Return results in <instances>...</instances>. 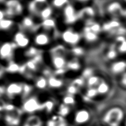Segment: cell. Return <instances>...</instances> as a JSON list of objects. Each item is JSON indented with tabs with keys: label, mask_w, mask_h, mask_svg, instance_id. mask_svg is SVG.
Wrapping results in <instances>:
<instances>
[{
	"label": "cell",
	"mask_w": 126,
	"mask_h": 126,
	"mask_svg": "<svg viewBox=\"0 0 126 126\" xmlns=\"http://www.w3.org/2000/svg\"><path fill=\"white\" fill-rule=\"evenodd\" d=\"M126 117L123 108L118 105L106 108L99 115V122L105 126H122Z\"/></svg>",
	"instance_id": "cell-1"
},
{
	"label": "cell",
	"mask_w": 126,
	"mask_h": 126,
	"mask_svg": "<svg viewBox=\"0 0 126 126\" xmlns=\"http://www.w3.org/2000/svg\"><path fill=\"white\" fill-rule=\"evenodd\" d=\"M25 115L21 108L11 103H3L2 121L7 126H21Z\"/></svg>",
	"instance_id": "cell-2"
},
{
	"label": "cell",
	"mask_w": 126,
	"mask_h": 126,
	"mask_svg": "<svg viewBox=\"0 0 126 126\" xmlns=\"http://www.w3.org/2000/svg\"><path fill=\"white\" fill-rule=\"evenodd\" d=\"M71 126H90L92 124L93 114L87 107H79L70 114V118H67Z\"/></svg>",
	"instance_id": "cell-3"
},
{
	"label": "cell",
	"mask_w": 126,
	"mask_h": 126,
	"mask_svg": "<svg viewBox=\"0 0 126 126\" xmlns=\"http://www.w3.org/2000/svg\"><path fill=\"white\" fill-rule=\"evenodd\" d=\"M46 118L40 114H27L24 116L21 126H45Z\"/></svg>",
	"instance_id": "cell-4"
},
{
	"label": "cell",
	"mask_w": 126,
	"mask_h": 126,
	"mask_svg": "<svg viewBox=\"0 0 126 126\" xmlns=\"http://www.w3.org/2000/svg\"><path fill=\"white\" fill-rule=\"evenodd\" d=\"M45 126H71L66 117L58 113L53 114L46 118Z\"/></svg>",
	"instance_id": "cell-5"
},
{
	"label": "cell",
	"mask_w": 126,
	"mask_h": 126,
	"mask_svg": "<svg viewBox=\"0 0 126 126\" xmlns=\"http://www.w3.org/2000/svg\"><path fill=\"white\" fill-rule=\"evenodd\" d=\"M16 46L13 42H5L0 45V60L11 61Z\"/></svg>",
	"instance_id": "cell-6"
},
{
	"label": "cell",
	"mask_w": 126,
	"mask_h": 126,
	"mask_svg": "<svg viewBox=\"0 0 126 126\" xmlns=\"http://www.w3.org/2000/svg\"><path fill=\"white\" fill-rule=\"evenodd\" d=\"M5 12L6 17H11L19 14L22 10V6L18 0H8L6 2Z\"/></svg>",
	"instance_id": "cell-7"
},
{
	"label": "cell",
	"mask_w": 126,
	"mask_h": 126,
	"mask_svg": "<svg viewBox=\"0 0 126 126\" xmlns=\"http://www.w3.org/2000/svg\"><path fill=\"white\" fill-rule=\"evenodd\" d=\"M5 87V95L11 98L19 95L22 91V86L16 82H11Z\"/></svg>",
	"instance_id": "cell-8"
},
{
	"label": "cell",
	"mask_w": 126,
	"mask_h": 126,
	"mask_svg": "<svg viewBox=\"0 0 126 126\" xmlns=\"http://www.w3.org/2000/svg\"><path fill=\"white\" fill-rule=\"evenodd\" d=\"M29 40L23 33L19 32L15 34L14 36V42L13 43L16 46V47H24L26 46Z\"/></svg>",
	"instance_id": "cell-9"
},
{
	"label": "cell",
	"mask_w": 126,
	"mask_h": 126,
	"mask_svg": "<svg viewBox=\"0 0 126 126\" xmlns=\"http://www.w3.org/2000/svg\"><path fill=\"white\" fill-rule=\"evenodd\" d=\"M14 22L12 19L6 17L2 20L0 21V30L2 31H7L10 30L14 26Z\"/></svg>",
	"instance_id": "cell-10"
},
{
	"label": "cell",
	"mask_w": 126,
	"mask_h": 126,
	"mask_svg": "<svg viewBox=\"0 0 126 126\" xmlns=\"http://www.w3.org/2000/svg\"><path fill=\"white\" fill-rule=\"evenodd\" d=\"M19 69V68L18 65L11 61L8 62V64L5 67V72L13 73L16 72Z\"/></svg>",
	"instance_id": "cell-11"
},
{
	"label": "cell",
	"mask_w": 126,
	"mask_h": 126,
	"mask_svg": "<svg viewBox=\"0 0 126 126\" xmlns=\"http://www.w3.org/2000/svg\"><path fill=\"white\" fill-rule=\"evenodd\" d=\"M47 41V37L45 35H38L37 37V41L38 42V43H39V44H45V43Z\"/></svg>",
	"instance_id": "cell-12"
},
{
	"label": "cell",
	"mask_w": 126,
	"mask_h": 126,
	"mask_svg": "<svg viewBox=\"0 0 126 126\" xmlns=\"http://www.w3.org/2000/svg\"><path fill=\"white\" fill-rule=\"evenodd\" d=\"M67 0H53V4L56 6H61L66 3Z\"/></svg>",
	"instance_id": "cell-13"
},
{
	"label": "cell",
	"mask_w": 126,
	"mask_h": 126,
	"mask_svg": "<svg viewBox=\"0 0 126 126\" xmlns=\"http://www.w3.org/2000/svg\"><path fill=\"white\" fill-rule=\"evenodd\" d=\"M5 95V87L2 84H0V99Z\"/></svg>",
	"instance_id": "cell-14"
},
{
	"label": "cell",
	"mask_w": 126,
	"mask_h": 126,
	"mask_svg": "<svg viewBox=\"0 0 126 126\" xmlns=\"http://www.w3.org/2000/svg\"><path fill=\"white\" fill-rule=\"evenodd\" d=\"M5 73V67L0 64V79L3 76V75Z\"/></svg>",
	"instance_id": "cell-15"
},
{
	"label": "cell",
	"mask_w": 126,
	"mask_h": 126,
	"mask_svg": "<svg viewBox=\"0 0 126 126\" xmlns=\"http://www.w3.org/2000/svg\"><path fill=\"white\" fill-rule=\"evenodd\" d=\"M6 15L5 10L0 8V21L2 20L4 18H6Z\"/></svg>",
	"instance_id": "cell-16"
},
{
	"label": "cell",
	"mask_w": 126,
	"mask_h": 126,
	"mask_svg": "<svg viewBox=\"0 0 126 126\" xmlns=\"http://www.w3.org/2000/svg\"><path fill=\"white\" fill-rule=\"evenodd\" d=\"M121 82L122 84L126 87V72H125L123 74L121 79Z\"/></svg>",
	"instance_id": "cell-17"
},
{
	"label": "cell",
	"mask_w": 126,
	"mask_h": 126,
	"mask_svg": "<svg viewBox=\"0 0 126 126\" xmlns=\"http://www.w3.org/2000/svg\"><path fill=\"white\" fill-rule=\"evenodd\" d=\"M2 111H3V103H0V122L2 121Z\"/></svg>",
	"instance_id": "cell-18"
},
{
	"label": "cell",
	"mask_w": 126,
	"mask_h": 126,
	"mask_svg": "<svg viewBox=\"0 0 126 126\" xmlns=\"http://www.w3.org/2000/svg\"><path fill=\"white\" fill-rule=\"evenodd\" d=\"M90 126H105L98 122H97V123H92V125H91Z\"/></svg>",
	"instance_id": "cell-19"
},
{
	"label": "cell",
	"mask_w": 126,
	"mask_h": 126,
	"mask_svg": "<svg viewBox=\"0 0 126 126\" xmlns=\"http://www.w3.org/2000/svg\"><path fill=\"white\" fill-rule=\"evenodd\" d=\"M78 1H87V0H78Z\"/></svg>",
	"instance_id": "cell-20"
},
{
	"label": "cell",
	"mask_w": 126,
	"mask_h": 126,
	"mask_svg": "<svg viewBox=\"0 0 126 126\" xmlns=\"http://www.w3.org/2000/svg\"><path fill=\"white\" fill-rule=\"evenodd\" d=\"M0 126H6V125H4V124H3V125H0Z\"/></svg>",
	"instance_id": "cell-21"
},
{
	"label": "cell",
	"mask_w": 126,
	"mask_h": 126,
	"mask_svg": "<svg viewBox=\"0 0 126 126\" xmlns=\"http://www.w3.org/2000/svg\"><path fill=\"white\" fill-rule=\"evenodd\" d=\"M3 1V0H0V2H2Z\"/></svg>",
	"instance_id": "cell-22"
},
{
	"label": "cell",
	"mask_w": 126,
	"mask_h": 126,
	"mask_svg": "<svg viewBox=\"0 0 126 126\" xmlns=\"http://www.w3.org/2000/svg\"><path fill=\"white\" fill-rule=\"evenodd\" d=\"M37 1H43L44 0H37Z\"/></svg>",
	"instance_id": "cell-23"
}]
</instances>
